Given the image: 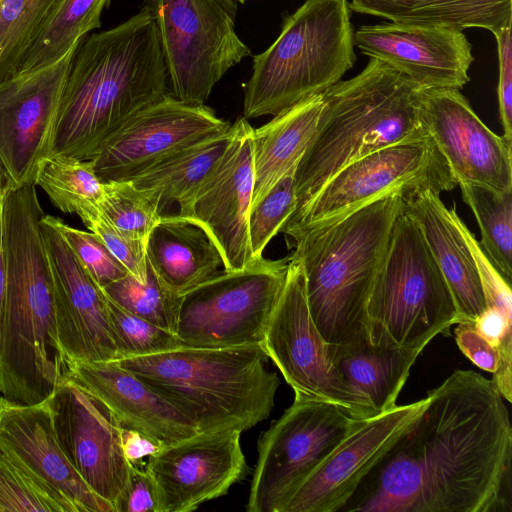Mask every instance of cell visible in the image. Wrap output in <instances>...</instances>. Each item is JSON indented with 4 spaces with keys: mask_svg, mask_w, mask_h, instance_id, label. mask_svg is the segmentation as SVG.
Returning a JSON list of instances; mask_svg holds the SVG:
<instances>
[{
    "mask_svg": "<svg viewBox=\"0 0 512 512\" xmlns=\"http://www.w3.org/2000/svg\"><path fill=\"white\" fill-rule=\"evenodd\" d=\"M426 397L341 511L510 512L512 426L492 379L456 370Z\"/></svg>",
    "mask_w": 512,
    "mask_h": 512,
    "instance_id": "6da1fadb",
    "label": "cell"
},
{
    "mask_svg": "<svg viewBox=\"0 0 512 512\" xmlns=\"http://www.w3.org/2000/svg\"><path fill=\"white\" fill-rule=\"evenodd\" d=\"M169 93L155 22L143 6L125 22L91 34L77 47L50 155L91 160L124 122Z\"/></svg>",
    "mask_w": 512,
    "mask_h": 512,
    "instance_id": "7a4b0ae2",
    "label": "cell"
},
{
    "mask_svg": "<svg viewBox=\"0 0 512 512\" xmlns=\"http://www.w3.org/2000/svg\"><path fill=\"white\" fill-rule=\"evenodd\" d=\"M404 199L389 195L335 222L286 234L293 240L290 256L303 267L310 314L328 345L368 341L369 297Z\"/></svg>",
    "mask_w": 512,
    "mask_h": 512,
    "instance_id": "3957f363",
    "label": "cell"
},
{
    "mask_svg": "<svg viewBox=\"0 0 512 512\" xmlns=\"http://www.w3.org/2000/svg\"><path fill=\"white\" fill-rule=\"evenodd\" d=\"M423 91L374 58L356 76L326 89L314 134L295 169V211L353 161L381 148L428 137L420 117Z\"/></svg>",
    "mask_w": 512,
    "mask_h": 512,
    "instance_id": "277c9868",
    "label": "cell"
},
{
    "mask_svg": "<svg viewBox=\"0 0 512 512\" xmlns=\"http://www.w3.org/2000/svg\"><path fill=\"white\" fill-rule=\"evenodd\" d=\"M6 291L0 327V395L21 404L50 396L66 371L55 322L54 273L40 218L3 224Z\"/></svg>",
    "mask_w": 512,
    "mask_h": 512,
    "instance_id": "5b68a950",
    "label": "cell"
},
{
    "mask_svg": "<svg viewBox=\"0 0 512 512\" xmlns=\"http://www.w3.org/2000/svg\"><path fill=\"white\" fill-rule=\"evenodd\" d=\"M261 344L182 348L116 360L166 398L198 433H242L267 419L279 378Z\"/></svg>",
    "mask_w": 512,
    "mask_h": 512,
    "instance_id": "8992f818",
    "label": "cell"
},
{
    "mask_svg": "<svg viewBox=\"0 0 512 512\" xmlns=\"http://www.w3.org/2000/svg\"><path fill=\"white\" fill-rule=\"evenodd\" d=\"M348 0H305L283 17L275 41L253 55L244 118L275 116L321 94L356 61Z\"/></svg>",
    "mask_w": 512,
    "mask_h": 512,
    "instance_id": "52a82bcc",
    "label": "cell"
},
{
    "mask_svg": "<svg viewBox=\"0 0 512 512\" xmlns=\"http://www.w3.org/2000/svg\"><path fill=\"white\" fill-rule=\"evenodd\" d=\"M459 322L444 276L416 223L396 219L366 311L368 341L422 348Z\"/></svg>",
    "mask_w": 512,
    "mask_h": 512,
    "instance_id": "ba28073f",
    "label": "cell"
},
{
    "mask_svg": "<svg viewBox=\"0 0 512 512\" xmlns=\"http://www.w3.org/2000/svg\"><path fill=\"white\" fill-rule=\"evenodd\" d=\"M236 0H146L167 69L170 94L203 105L228 70L250 55L236 32Z\"/></svg>",
    "mask_w": 512,
    "mask_h": 512,
    "instance_id": "9c48e42d",
    "label": "cell"
},
{
    "mask_svg": "<svg viewBox=\"0 0 512 512\" xmlns=\"http://www.w3.org/2000/svg\"><path fill=\"white\" fill-rule=\"evenodd\" d=\"M456 182L449 167L428 136L369 153L339 170L281 228L320 227L376 200L393 194L405 198L423 191L452 190Z\"/></svg>",
    "mask_w": 512,
    "mask_h": 512,
    "instance_id": "30bf717a",
    "label": "cell"
},
{
    "mask_svg": "<svg viewBox=\"0 0 512 512\" xmlns=\"http://www.w3.org/2000/svg\"><path fill=\"white\" fill-rule=\"evenodd\" d=\"M288 264L289 256H262L244 269L218 271L182 295L176 334L196 348L261 344Z\"/></svg>",
    "mask_w": 512,
    "mask_h": 512,
    "instance_id": "8fae6325",
    "label": "cell"
},
{
    "mask_svg": "<svg viewBox=\"0 0 512 512\" xmlns=\"http://www.w3.org/2000/svg\"><path fill=\"white\" fill-rule=\"evenodd\" d=\"M261 345L295 396L334 404L357 419L376 415L334 365L329 345L310 314L303 267L290 255L285 283Z\"/></svg>",
    "mask_w": 512,
    "mask_h": 512,
    "instance_id": "7c38bea8",
    "label": "cell"
},
{
    "mask_svg": "<svg viewBox=\"0 0 512 512\" xmlns=\"http://www.w3.org/2000/svg\"><path fill=\"white\" fill-rule=\"evenodd\" d=\"M338 406L294 397L258 441L248 512H281L298 484L347 435L355 420Z\"/></svg>",
    "mask_w": 512,
    "mask_h": 512,
    "instance_id": "4fadbf2b",
    "label": "cell"
},
{
    "mask_svg": "<svg viewBox=\"0 0 512 512\" xmlns=\"http://www.w3.org/2000/svg\"><path fill=\"white\" fill-rule=\"evenodd\" d=\"M77 47L51 65L0 83V173L9 189L35 185L38 167L50 155Z\"/></svg>",
    "mask_w": 512,
    "mask_h": 512,
    "instance_id": "5bb4252c",
    "label": "cell"
},
{
    "mask_svg": "<svg viewBox=\"0 0 512 512\" xmlns=\"http://www.w3.org/2000/svg\"><path fill=\"white\" fill-rule=\"evenodd\" d=\"M427 397L356 419L347 435L298 484L281 512H337L414 424Z\"/></svg>",
    "mask_w": 512,
    "mask_h": 512,
    "instance_id": "9a60e30c",
    "label": "cell"
},
{
    "mask_svg": "<svg viewBox=\"0 0 512 512\" xmlns=\"http://www.w3.org/2000/svg\"><path fill=\"white\" fill-rule=\"evenodd\" d=\"M49 398L54 429L67 459L115 509L131 466L122 447V425L106 404L66 376Z\"/></svg>",
    "mask_w": 512,
    "mask_h": 512,
    "instance_id": "2e32d148",
    "label": "cell"
},
{
    "mask_svg": "<svg viewBox=\"0 0 512 512\" xmlns=\"http://www.w3.org/2000/svg\"><path fill=\"white\" fill-rule=\"evenodd\" d=\"M230 127L205 104H187L169 93L124 122L90 161L103 183L128 181L166 156Z\"/></svg>",
    "mask_w": 512,
    "mask_h": 512,
    "instance_id": "e0dca14e",
    "label": "cell"
},
{
    "mask_svg": "<svg viewBox=\"0 0 512 512\" xmlns=\"http://www.w3.org/2000/svg\"><path fill=\"white\" fill-rule=\"evenodd\" d=\"M420 117L457 185L512 191V142L490 130L459 89H424Z\"/></svg>",
    "mask_w": 512,
    "mask_h": 512,
    "instance_id": "ac0fdd59",
    "label": "cell"
},
{
    "mask_svg": "<svg viewBox=\"0 0 512 512\" xmlns=\"http://www.w3.org/2000/svg\"><path fill=\"white\" fill-rule=\"evenodd\" d=\"M232 126V139L218 166L187 208L175 214L206 232L228 271L244 269L255 259L248 231L254 190V129L244 117Z\"/></svg>",
    "mask_w": 512,
    "mask_h": 512,
    "instance_id": "d6986e66",
    "label": "cell"
},
{
    "mask_svg": "<svg viewBox=\"0 0 512 512\" xmlns=\"http://www.w3.org/2000/svg\"><path fill=\"white\" fill-rule=\"evenodd\" d=\"M41 229L54 273L55 322L65 365L119 360L105 293L45 214Z\"/></svg>",
    "mask_w": 512,
    "mask_h": 512,
    "instance_id": "ffe728a7",
    "label": "cell"
},
{
    "mask_svg": "<svg viewBox=\"0 0 512 512\" xmlns=\"http://www.w3.org/2000/svg\"><path fill=\"white\" fill-rule=\"evenodd\" d=\"M355 47L423 89H461L470 80L472 45L463 30L437 25L380 23L354 30Z\"/></svg>",
    "mask_w": 512,
    "mask_h": 512,
    "instance_id": "44dd1931",
    "label": "cell"
},
{
    "mask_svg": "<svg viewBox=\"0 0 512 512\" xmlns=\"http://www.w3.org/2000/svg\"><path fill=\"white\" fill-rule=\"evenodd\" d=\"M239 432L198 433L163 446L146 470L157 483L163 512H191L225 495L248 470Z\"/></svg>",
    "mask_w": 512,
    "mask_h": 512,
    "instance_id": "7402d4cb",
    "label": "cell"
},
{
    "mask_svg": "<svg viewBox=\"0 0 512 512\" xmlns=\"http://www.w3.org/2000/svg\"><path fill=\"white\" fill-rule=\"evenodd\" d=\"M0 449L65 499L74 512H115L67 459L54 429L49 397L21 404L0 395Z\"/></svg>",
    "mask_w": 512,
    "mask_h": 512,
    "instance_id": "603a6c76",
    "label": "cell"
},
{
    "mask_svg": "<svg viewBox=\"0 0 512 512\" xmlns=\"http://www.w3.org/2000/svg\"><path fill=\"white\" fill-rule=\"evenodd\" d=\"M64 376L98 397L123 427L146 435L161 447L198 434L184 413L115 361L69 362Z\"/></svg>",
    "mask_w": 512,
    "mask_h": 512,
    "instance_id": "cb8c5ba5",
    "label": "cell"
},
{
    "mask_svg": "<svg viewBox=\"0 0 512 512\" xmlns=\"http://www.w3.org/2000/svg\"><path fill=\"white\" fill-rule=\"evenodd\" d=\"M403 211L420 229L441 270L459 322H475L486 309L481 282L470 249L440 193L430 189L414 193L404 199Z\"/></svg>",
    "mask_w": 512,
    "mask_h": 512,
    "instance_id": "d4e9b609",
    "label": "cell"
},
{
    "mask_svg": "<svg viewBox=\"0 0 512 512\" xmlns=\"http://www.w3.org/2000/svg\"><path fill=\"white\" fill-rule=\"evenodd\" d=\"M146 260L161 283L180 296L223 266L221 254L206 232L175 214L163 215L150 233Z\"/></svg>",
    "mask_w": 512,
    "mask_h": 512,
    "instance_id": "484cf974",
    "label": "cell"
},
{
    "mask_svg": "<svg viewBox=\"0 0 512 512\" xmlns=\"http://www.w3.org/2000/svg\"><path fill=\"white\" fill-rule=\"evenodd\" d=\"M322 93L306 98L253 130L252 205L297 166L317 126Z\"/></svg>",
    "mask_w": 512,
    "mask_h": 512,
    "instance_id": "4316f807",
    "label": "cell"
},
{
    "mask_svg": "<svg viewBox=\"0 0 512 512\" xmlns=\"http://www.w3.org/2000/svg\"><path fill=\"white\" fill-rule=\"evenodd\" d=\"M233 136V126L184 147L138 173L130 180L157 207L176 204L184 211L218 166ZM170 215V214H169Z\"/></svg>",
    "mask_w": 512,
    "mask_h": 512,
    "instance_id": "83f0119b",
    "label": "cell"
},
{
    "mask_svg": "<svg viewBox=\"0 0 512 512\" xmlns=\"http://www.w3.org/2000/svg\"><path fill=\"white\" fill-rule=\"evenodd\" d=\"M337 370L376 414L394 407L408 379L410 369L422 348L383 347L364 342L357 345L330 346Z\"/></svg>",
    "mask_w": 512,
    "mask_h": 512,
    "instance_id": "f1b7e54d",
    "label": "cell"
},
{
    "mask_svg": "<svg viewBox=\"0 0 512 512\" xmlns=\"http://www.w3.org/2000/svg\"><path fill=\"white\" fill-rule=\"evenodd\" d=\"M350 10L394 23L483 28L512 24V0H350Z\"/></svg>",
    "mask_w": 512,
    "mask_h": 512,
    "instance_id": "f546056e",
    "label": "cell"
},
{
    "mask_svg": "<svg viewBox=\"0 0 512 512\" xmlns=\"http://www.w3.org/2000/svg\"><path fill=\"white\" fill-rule=\"evenodd\" d=\"M111 0H63L26 53L19 73L46 67L76 48L101 26L103 10Z\"/></svg>",
    "mask_w": 512,
    "mask_h": 512,
    "instance_id": "4dcf8cb0",
    "label": "cell"
},
{
    "mask_svg": "<svg viewBox=\"0 0 512 512\" xmlns=\"http://www.w3.org/2000/svg\"><path fill=\"white\" fill-rule=\"evenodd\" d=\"M35 185L57 209L77 216L99 207L104 196V183L92 162L64 155H50L41 161Z\"/></svg>",
    "mask_w": 512,
    "mask_h": 512,
    "instance_id": "1f68e13d",
    "label": "cell"
},
{
    "mask_svg": "<svg viewBox=\"0 0 512 512\" xmlns=\"http://www.w3.org/2000/svg\"><path fill=\"white\" fill-rule=\"evenodd\" d=\"M463 201L471 208L481 231L482 249L497 270L512 280V191L501 193L489 187L460 183Z\"/></svg>",
    "mask_w": 512,
    "mask_h": 512,
    "instance_id": "d6a6232c",
    "label": "cell"
},
{
    "mask_svg": "<svg viewBox=\"0 0 512 512\" xmlns=\"http://www.w3.org/2000/svg\"><path fill=\"white\" fill-rule=\"evenodd\" d=\"M63 0H0V83L18 75L31 45Z\"/></svg>",
    "mask_w": 512,
    "mask_h": 512,
    "instance_id": "836d02e7",
    "label": "cell"
},
{
    "mask_svg": "<svg viewBox=\"0 0 512 512\" xmlns=\"http://www.w3.org/2000/svg\"><path fill=\"white\" fill-rule=\"evenodd\" d=\"M102 290L126 311L176 333L182 296L167 289L148 263L145 283L127 274Z\"/></svg>",
    "mask_w": 512,
    "mask_h": 512,
    "instance_id": "e575fe53",
    "label": "cell"
},
{
    "mask_svg": "<svg viewBox=\"0 0 512 512\" xmlns=\"http://www.w3.org/2000/svg\"><path fill=\"white\" fill-rule=\"evenodd\" d=\"M74 512L72 506L0 449V512Z\"/></svg>",
    "mask_w": 512,
    "mask_h": 512,
    "instance_id": "d590c367",
    "label": "cell"
},
{
    "mask_svg": "<svg viewBox=\"0 0 512 512\" xmlns=\"http://www.w3.org/2000/svg\"><path fill=\"white\" fill-rule=\"evenodd\" d=\"M99 209L120 233L145 245L162 217L158 207L131 181L104 183Z\"/></svg>",
    "mask_w": 512,
    "mask_h": 512,
    "instance_id": "8d00e7d4",
    "label": "cell"
},
{
    "mask_svg": "<svg viewBox=\"0 0 512 512\" xmlns=\"http://www.w3.org/2000/svg\"><path fill=\"white\" fill-rule=\"evenodd\" d=\"M107 304L119 359L160 354L185 346L175 332L126 311L108 297Z\"/></svg>",
    "mask_w": 512,
    "mask_h": 512,
    "instance_id": "74e56055",
    "label": "cell"
},
{
    "mask_svg": "<svg viewBox=\"0 0 512 512\" xmlns=\"http://www.w3.org/2000/svg\"><path fill=\"white\" fill-rule=\"evenodd\" d=\"M295 169L296 166L289 170L258 203L251 206L248 231L253 258L263 256L268 243L280 232L296 209Z\"/></svg>",
    "mask_w": 512,
    "mask_h": 512,
    "instance_id": "f35d334b",
    "label": "cell"
},
{
    "mask_svg": "<svg viewBox=\"0 0 512 512\" xmlns=\"http://www.w3.org/2000/svg\"><path fill=\"white\" fill-rule=\"evenodd\" d=\"M45 217L101 288L130 274L93 232L71 227L56 216L45 214Z\"/></svg>",
    "mask_w": 512,
    "mask_h": 512,
    "instance_id": "ab89813d",
    "label": "cell"
},
{
    "mask_svg": "<svg viewBox=\"0 0 512 512\" xmlns=\"http://www.w3.org/2000/svg\"><path fill=\"white\" fill-rule=\"evenodd\" d=\"M83 224L106 245L109 251L139 282L147 278L146 245L120 233L102 214L99 207L79 216Z\"/></svg>",
    "mask_w": 512,
    "mask_h": 512,
    "instance_id": "60d3db41",
    "label": "cell"
},
{
    "mask_svg": "<svg viewBox=\"0 0 512 512\" xmlns=\"http://www.w3.org/2000/svg\"><path fill=\"white\" fill-rule=\"evenodd\" d=\"M449 211L473 256L481 282L486 308H495L506 318L512 319L511 284L505 280L488 258L475 235L457 214L455 207L452 206Z\"/></svg>",
    "mask_w": 512,
    "mask_h": 512,
    "instance_id": "b9f144b4",
    "label": "cell"
},
{
    "mask_svg": "<svg viewBox=\"0 0 512 512\" xmlns=\"http://www.w3.org/2000/svg\"><path fill=\"white\" fill-rule=\"evenodd\" d=\"M115 512H163L159 487L146 469L131 464L128 485L115 505Z\"/></svg>",
    "mask_w": 512,
    "mask_h": 512,
    "instance_id": "7bdbcfd3",
    "label": "cell"
},
{
    "mask_svg": "<svg viewBox=\"0 0 512 512\" xmlns=\"http://www.w3.org/2000/svg\"><path fill=\"white\" fill-rule=\"evenodd\" d=\"M509 24L493 34L497 42L499 81L498 103L503 136L512 142V38Z\"/></svg>",
    "mask_w": 512,
    "mask_h": 512,
    "instance_id": "ee69618b",
    "label": "cell"
},
{
    "mask_svg": "<svg viewBox=\"0 0 512 512\" xmlns=\"http://www.w3.org/2000/svg\"><path fill=\"white\" fill-rule=\"evenodd\" d=\"M454 330L455 340L462 353L477 367L494 373L498 365V351L473 322H459Z\"/></svg>",
    "mask_w": 512,
    "mask_h": 512,
    "instance_id": "f6af8a7d",
    "label": "cell"
},
{
    "mask_svg": "<svg viewBox=\"0 0 512 512\" xmlns=\"http://www.w3.org/2000/svg\"><path fill=\"white\" fill-rule=\"evenodd\" d=\"M122 447L126 459L132 465H136L145 457L149 458L161 448L146 435L123 426Z\"/></svg>",
    "mask_w": 512,
    "mask_h": 512,
    "instance_id": "bcb514c9",
    "label": "cell"
},
{
    "mask_svg": "<svg viewBox=\"0 0 512 512\" xmlns=\"http://www.w3.org/2000/svg\"><path fill=\"white\" fill-rule=\"evenodd\" d=\"M6 189V183L0 175V327L4 308L6 291V265L3 246V197Z\"/></svg>",
    "mask_w": 512,
    "mask_h": 512,
    "instance_id": "7dc6e473",
    "label": "cell"
},
{
    "mask_svg": "<svg viewBox=\"0 0 512 512\" xmlns=\"http://www.w3.org/2000/svg\"><path fill=\"white\" fill-rule=\"evenodd\" d=\"M238 3L243 4L246 0H236Z\"/></svg>",
    "mask_w": 512,
    "mask_h": 512,
    "instance_id": "c3c4849f",
    "label": "cell"
},
{
    "mask_svg": "<svg viewBox=\"0 0 512 512\" xmlns=\"http://www.w3.org/2000/svg\"><path fill=\"white\" fill-rule=\"evenodd\" d=\"M0 175H1V173H0Z\"/></svg>",
    "mask_w": 512,
    "mask_h": 512,
    "instance_id": "681fc988",
    "label": "cell"
}]
</instances>
